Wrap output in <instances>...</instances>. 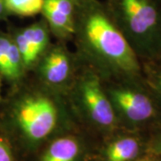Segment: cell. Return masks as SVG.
I'll return each mask as SVG.
<instances>
[{
  "label": "cell",
  "instance_id": "cell-7",
  "mask_svg": "<svg viewBox=\"0 0 161 161\" xmlns=\"http://www.w3.org/2000/svg\"><path fill=\"white\" fill-rule=\"evenodd\" d=\"M50 32L43 18L28 26L18 28L11 34L21 54L25 71L35 67L50 46Z\"/></svg>",
  "mask_w": 161,
  "mask_h": 161
},
{
  "label": "cell",
  "instance_id": "cell-2",
  "mask_svg": "<svg viewBox=\"0 0 161 161\" xmlns=\"http://www.w3.org/2000/svg\"><path fill=\"white\" fill-rule=\"evenodd\" d=\"M103 4L142 63L155 61L161 40V0H106Z\"/></svg>",
  "mask_w": 161,
  "mask_h": 161
},
{
  "label": "cell",
  "instance_id": "cell-5",
  "mask_svg": "<svg viewBox=\"0 0 161 161\" xmlns=\"http://www.w3.org/2000/svg\"><path fill=\"white\" fill-rule=\"evenodd\" d=\"M71 102L92 124L99 128L111 129L118 123L102 78L95 70L83 72L73 82Z\"/></svg>",
  "mask_w": 161,
  "mask_h": 161
},
{
  "label": "cell",
  "instance_id": "cell-13",
  "mask_svg": "<svg viewBox=\"0 0 161 161\" xmlns=\"http://www.w3.org/2000/svg\"><path fill=\"white\" fill-rule=\"evenodd\" d=\"M143 70L148 86L154 92L161 103V62H144Z\"/></svg>",
  "mask_w": 161,
  "mask_h": 161
},
{
  "label": "cell",
  "instance_id": "cell-15",
  "mask_svg": "<svg viewBox=\"0 0 161 161\" xmlns=\"http://www.w3.org/2000/svg\"><path fill=\"white\" fill-rule=\"evenodd\" d=\"M0 161H14L11 147L2 137H0Z\"/></svg>",
  "mask_w": 161,
  "mask_h": 161
},
{
  "label": "cell",
  "instance_id": "cell-10",
  "mask_svg": "<svg viewBox=\"0 0 161 161\" xmlns=\"http://www.w3.org/2000/svg\"><path fill=\"white\" fill-rule=\"evenodd\" d=\"M148 150L149 142L139 132H132L114 140L107 147L105 157L107 161H135Z\"/></svg>",
  "mask_w": 161,
  "mask_h": 161
},
{
  "label": "cell",
  "instance_id": "cell-20",
  "mask_svg": "<svg viewBox=\"0 0 161 161\" xmlns=\"http://www.w3.org/2000/svg\"><path fill=\"white\" fill-rule=\"evenodd\" d=\"M75 1H76L77 3H80V1H82V0H75Z\"/></svg>",
  "mask_w": 161,
  "mask_h": 161
},
{
  "label": "cell",
  "instance_id": "cell-19",
  "mask_svg": "<svg viewBox=\"0 0 161 161\" xmlns=\"http://www.w3.org/2000/svg\"><path fill=\"white\" fill-rule=\"evenodd\" d=\"M1 87H2V78L0 77V98H1Z\"/></svg>",
  "mask_w": 161,
  "mask_h": 161
},
{
  "label": "cell",
  "instance_id": "cell-17",
  "mask_svg": "<svg viewBox=\"0 0 161 161\" xmlns=\"http://www.w3.org/2000/svg\"><path fill=\"white\" fill-rule=\"evenodd\" d=\"M9 15L6 6L5 0H0V21L5 20Z\"/></svg>",
  "mask_w": 161,
  "mask_h": 161
},
{
  "label": "cell",
  "instance_id": "cell-6",
  "mask_svg": "<svg viewBox=\"0 0 161 161\" xmlns=\"http://www.w3.org/2000/svg\"><path fill=\"white\" fill-rule=\"evenodd\" d=\"M36 68L40 80L52 90L68 86L72 80L74 64L68 51L61 45L49 46L41 56Z\"/></svg>",
  "mask_w": 161,
  "mask_h": 161
},
{
  "label": "cell",
  "instance_id": "cell-3",
  "mask_svg": "<svg viewBox=\"0 0 161 161\" xmlns=\"http://www.w3.org/2000/svg\"><path fill=\"white\" fill-rule=\"evenodd\" d=\"M118 123L133 132L161 128V103L147 82L113 80L104 85Z\"/></svg>",
  "mask_w": 161,
  "mask_h": 161
},
{
  "label": "cell",
  "instance_id": "cell-8",
  "mask_svg": "<svg viewBox=\"0 0 161 161\" xmlns=\"http://www.w3.org/2000/svg\"><path fill=\"white\" fill-rule=\"evenodd\" d=\"M78 4L75 0H44L41 14L50 31L58 39L74 37Z\"/></svg>",
  "mask_w": 161,
  "mask_h": 161
},
{
  "label": "cell",
  "instance_id": "cell-12",
  "mask_svg": "<svg viewBox=\"0 0 161 161\" xmlns=\"http://www.w3.org/2000/svg\"><path fill=\"white\" fill-rule=\"evenodd\" d=\"M7 12L13 15L31 17L41 14L44 0H5Z\"/></svg>",
  "mask_w": 161,
  "mask_h": 161
},
{
  "label": "cell",
  "instance_id": "cell-9",
  "mask_svg": "<svg viewBox=\"0 0 161 161\" xmlns=\"http://www.w3.org/2000/svg\"><path fill=\"white\" fill-rule=\"evenodd\" d=\"M24 74L23 59L12 35L0 32V77L14 83Z\"/></svg>",
  "mask_w": 161,
  "mask_h": 161
},
{
  "label": "cell",
  "instance_id": "cell-11",
  "mask_svg": "<svg viewBox=\"0 0 161 161\" xmlns=\"http://www.w3.org/2000/svg\"><path fill=\"white\" fill-rule=\"evenodd\" d=\"M80 153L78 140L73 136H63L48 145L41 157V161H77Z\"/></svg>",
  "mask_w": 161,
  "mask_h": 161
},
{
  "label": "cell",
  "instance_id": "cell-1",
  "mask_svg": "<svg viewBox=\"0 0 161 161\" xmlns=\"http://www.w3.org/2000/svg\"><path fill=\"white\" fill-rule=\"evenodd\" d=\"M74 37L82 57L98 75L113 80L146 81L143 63L111 18L103 3L77 6Z\"/></svg>",
  "mask_w": 161,
  "mask_h": 161
},
{
  "label": "cell",
  "instance_id": "cell-14",
  "mask_svg": "<svg viewBox=\"0 0 161 161\" xmlns=\"http://www.w3.org/2000/svg\"><path fill=\"white\" fill-rule=\"evenodd\" d=\"M148 151L157 156L161 161V128L156 131L153 137L150 139Z\"/></svg>",
  "mask_w": 161,
  "mask_h": 161
},
{
  "label": "cell",
  "instance_id": "cell-18",
  "mask_svg": "<svg viewBox=\"0 0 161 161\" xmlns=\"http://www.w3.org/2000/svg\"><path fill=\"white\" fill-rule=\"evenodd\" d=\"M155 61H160L161 62V40H160V44H159V47H158V56H157V58H156Z\"/></svg>",
  "mask_w": 161,
  "mask_h": 161
},
{
  "label": "cell",
  "instance_id": "cell-16",
  "mask_svg": "<svg viewBox=\"0 0 161 161\" xmlns=\"http://www.w3.org/2000/svg\"><path fill=\"white\" fill-rule=\"evenodd\" d=\"M135 161H160L159 158L155 156L154 154L150 153V152H147L145 153L144 155H142V157H140L138 159H136Z\"/></svg>",
  "mask_w": 161,
  "mask_h": 161
},
{
  "label": "cell",
  "instance_id": "cell-4",
  "mask_svg": "<svg viewBox=\"0 0 161 161\" xmlns=\"http://www.w3.org/2000/svg\"><path fill=\"white\" fill-rule=\"evenodd\" d=\"M61 104L50 92H22L12 102L11 116L24 138L32 143L48 137L58 125Z\"/></svg>",
  "mask_w": 161,
  "mask_h": 161
}]
</instances>
